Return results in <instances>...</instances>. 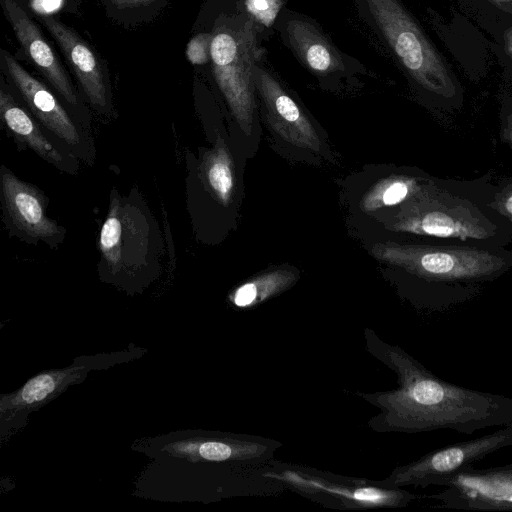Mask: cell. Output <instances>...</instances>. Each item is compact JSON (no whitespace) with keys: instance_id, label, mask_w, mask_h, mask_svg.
<instances>
[{"instance_id":"d6986e66","label":"cell","mask_w":512,"mask_h":512,"mask_svg":"<svg viewBox=\"0 0 512 512\" xmlns=\"http://www.w3.org/2000/svg\"><path fill=\"white\" fill-rule=\"evenodd\" d=\"M411 192V183L401 176L382 177L360 197L357 208L364 214L380 217L386 209L401 204Z\"/></svg>"},{"instance_id":"52a82bcc","label":"cell","mask_w":512,"mask_h":512,"mask_svg":"<svg viewBox=\"0 0 512 512\" xmlns=\"http://www.w3.org/2000/svg\"><path fill=\"white\" fill-rule=\"evenodd\" d=\"M253 80L259 113L277 144L306 159L327 157L322 133L294 93L265 64L258 61Z\"/></svg>"},{"instance_id":"6da1fadb","label":"cell","mask_w":512,"mask_h":512,"mask_svg":"<svg viewBox=\"0 0 512 512\" xmlns=\"http://www.w3.org/2000/svg\"><path fill=\"white\" fill-rule=\"evenodd\" d=\"M365 348L397 376L398 386L359 396L379 409L367 426L379 433H422L451 429L472 434L512 424V398L467 389L434 375L398 345L364 330Z\"/></svg>"},{"instance_id":"d4e9b609","label":"cell","mask_w":512,"mask_h":512,"mask_svg":"<svg viewBox=\"0 0 512 512\" xmlns=\"http://www.w3.org/2000/svg\"><path fill=\"white\" fill-rule=\"evenodd\" d=\"M505 208L510 214H512V195L506 200Z\"/></svg>"},{"instance_id":"ffe728a7","label":"cell","mask_w":512,"mask_h":512,"mask_svg":"<svg viewBox=\"0 0 512 512\" xmlns=\"http://www.w3.org/2000/svg\"><path fill=\"white\" fill-rule=\"evenodd\" d=\"M71 374L72 371H53L35 376L9 399V406L31 408L40 405L53 396L69 378H72Z\"/></svg>"},{"instance_id":"30bf717a","label":"cell","mask_w":512,"mask_h":512,"mask_svg":"<svg viewBox=\"0 0 512 512\" xmlns=\"http://www.w3.org/2000/svg\"><path fill=\"white\" fill-rule=\"evenodd\" d=\"M372 256L391 268L421 278L472 279L488 276L502 264L488 253L466 249H443L392 242L372 245Z\"/></svg>"},{"instance_id":"484cf974","label":"cell","mask_w":512,"mask_h":512,"mask_svg":"<svg viewBox=\"0 0 512 512\" xmlns=\"http://www.w3.org/2000/svg\"><path fill=\"white\" fill-rule=\"evenodd\" d=\"M511 135H512V131H511Z\"/></svg>"},{"instance_id":"5b68a950","label":"cell","mask_w":512,"mask_h":512,"mask_svg":"<svg viewBox=\"0 0 512 512\" xmlns=\"http://www.w3.org/2000/svg\"><path fill=\"white\" fill-rule=\"evenodd\" d=\"M359 18L420 86L452 95L455 86L440 56L400 0H353Z\"/></svg>"},{"instance_id":"7a4b0ae2","label":"cell","mask_w":512,"mask_h":512,"mask_svg":"<svg viewBox=\"0 0 512 512\" xmlns=\"http://www.w3.org/2000/svg\"><path fill=\"white\" fill-rule=\"evenodd\" d=\"M265 35L244 5L221 17L212 33L213 76L228 110L230 136L246 157L256 152L261 134L253 68L265 57Z\"/></svg>"},{"instance_id":"3957f363","label":"cell","mask_w":512,"mask_h":512,"mask_svg":"<svg viewBox=\"0 0 512 512\" xmlns=\"http://www.w3.org/2000/svg\"><path fill=\"white\" fill-rule=\"evenodd\" d=\"M212 147H200L198 156L187 150L186 204L195 238L216 244L235 228L244 196L243 151L226 133L214 130Z\"/></svg>"},{"instance_id":"4fadbf2b","label":"cell","mask_w":512,"mask_h":512,"mask_svg":"<svg viewBox=\"0 0 512 512\" xmlns=\"http://www.w3.org/2000/svg\"><path fill=\"white\" fill-rule=\"evenodd\" d=\"M429 498L442 507L474 511L512 510V464L487 469L468 466L442 480Z\"/></svg>"},{"instance_id":"7c38bea8","label":"cell","mask_w":512,"mask_h":512,"mask_svg":"<svg viewBox=\"0 0 512 512\" xmlns=\"http://www.w3.org/2000/svg\"><path fill=\"white\" fill-rule=\"evenodd\" d=\"M0 199L3 223L10 236L28 244L43 242L51 249L64 242L66 229L48 216L47 196L4 164L0 167Z\"/></svg>"},{"instance_id":"ac0fdd59","label":"cell","mask_w":512,"mask_h":512,"mask_svg":"<svg viewBox=\"0 0 512 512\" xmlns=\"http://www.w3.org/2000/svg\"><path fill=\"white\" fill-rule=\"evenodd\" d=\"M299 277L300 272L291 266L269 269L238 285L229 300L238 308H253L290 289Z\"/></svg>"},{"instance_id":"44dd1931","label":"cell","mask_w":512,"mask_h":512,"mask_svg":"<svg viewBox=\"0 0 512 512\" xmlns=\"http://www.w3.org/2000/svg\"><path fill=\"white\" fill-rule=\"evenodd\" d=\"M247 14L267 34L274 27L275 20L285 0H243Z\"/></svg>"},{"instance_id":"9c48e42d","label":"cell","mask_w":512,"mask_h":512,"mask_svg":"<svg viewBox=\"0 0 512 512\" xmlns=\"http://www.w3.org/2000/svg\"><path fill=\"white\" fill-rule=\"evenodd\" d=\"M273 28L298 62L325 88H340L342 81L366 73L365 67L336 47L309 16L283 7Z\"/></svg>"},{"instance_id":"9a60e30c","label":"cell","mask_w":512,"mask_h":512,"mask_svg":"<svg viewBox=\"0 0 512 512\" xmlns=\"http://www.w3.org/2000/svg\"><path fill=\"white\" fill-rule=\"evenodd\" d=\"M38 18L59 45L92 109L101 117L113 118L115 109L109 76L95 50L54 15Z\"/></svg>"},{"instance_id":"ba28073f","label":"cell","mask_w":512,"mask_h":512,"mask_svg":"<svg viewBox=\"0 0 512 512\" xmlns=\"http://www.w3.org/2000/svg\"><path fill=\"white\" fill-rule=\"evenodd\" d=\"M0 56L5 74L35 119L80 161L92 166L96 148L91 129L45 84L24 69L9 51L1 49Z\"/></svg>"},{"instance_id":"2e32d148","label":"cell","mask_w":512,"mask_h":512,"mask_svg":"<svg viewBox=\"0 0 512 512\" xmlns=\"http://www.w3.org/2000/svg\"><path fill=\"white\" fill-rule=\"evenodd\" d=\"M0 120L3 129L14 140L19 149H30L38 157L63 173L77 174L80 160L73 155L35 119L5 89L3 81L0 89Z\"/></svg>"},{"instance_id":"5bb4252c","label":"cell","mask_w":512,"mask_h":512,"mask_svg":"<svg viewBox=\"0 0 512 512\" xmlns=\"http://www.w3.org/2000/svg\"><path fill=\"white\" fill-rule=\"evenodd\" d=\"M6 19L36 69L90 128V115L56 52L20 0H1Z\"/></svg>"},{"instance_id":"8fae6325","label":"cell","mask_w":512,"mask_h":512,"mask_svg":"<svg viewBox=\"0 0 512 512\" xmlns=\"http://www.w3.org/2000/svg\"><path fill=\"white\" fill-rule=\"evenodd\" d=\"M512 445V424L473 440L429 452L419 459L395 467L388 477L376 480L383 487L436 486L488 454Z\"/></svg>"},{"instance_id":"8992f818","label":"cell","mask_w":512,"mask_h":512,"mask_svg":"<svg viewBox=\"0 0 512 512\" xmlns=\"http://www.w3.org/2000/svg\"><path fill=\"white\" fill-rule=\"evenodd\" d=\"M264 477L323 507L338 510L403 508L417 499L404 488H388L376 480L345 476L296 463L276 461Z\"/></svg>"},{"instance_id":"603a6c76","label":"cell","mask_w":512,"mask_h":512,"mask_svg":"<svg viewBox=\"0 0 512 512\" xmlns=\"http://www.w3.org/2000/svg\"><path fill=\"white\" fill-rule=\"evenodd\" d=\"M65 0H30L31 9L38 16L53 15L55 12L63 8Z\"/></svg>"},{"instance_id":"7402d4cb","label":"cell","mask_w":512,"mask_h":512,"mask_svg":"<svg viewBox=\"0 0 512 512\" xmlns=\"http://www.w3.org/2000/svg\"><path fill=\"white\" fill-rule=\"evenodd\" d=\"M212 33H200L194 36L186 48L187 59L194 65H203L211 61Z\"/></svg>"},{"instance_id":"277c9868","label":"cell","mask_w":512,"mask_h":512,"mask_svg":"<svg viewBox=\"0 0 512 512\" xmlns=\"http://www.w3.org/2000/svg\"><path fill=\"white\" fill-rule=\"evenodd\" d=\"M101 278L114 284H146L161 271L164 242L160 226L136 188L111 189L98 236Z\"/></svg>"},{"instance_id":"e0dca14e","label":"cell","mask_w":512,"mask_h":512,"mask_svg":"<svg viewBox=\"0 0 512 512\" xmlns=\"http://www.w3.org/2000/svg\"><path fill=\"white\" fill-rule=\"evenodd\" d=\"M282 446L278 440L258 435L210 433L171 443L165 449L191 461L261 464L271 461Z\"/></svg>"},{"instance_id":"cb8c5ba5","label":"cell","mask_w":512,"mask_h":512,"mask_svg":"<svg viewBox=\"0 0 512 512\" xmlns=\"http://www.w3.org/2000/svg\"><path fill=\"white\" fill-rule=\"evenodd\" d=\"M156 0H111L112 4L119 8H132L147 5Z\"/></svg>"}]
</instances>
